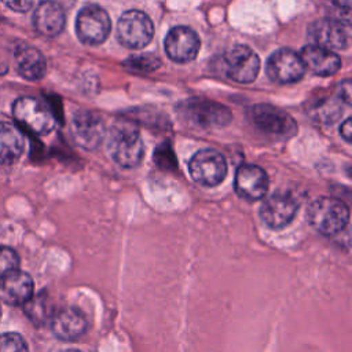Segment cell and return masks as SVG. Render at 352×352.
Here are the masks:
<instances>
[{
    "instance_id": "1",
    "label": "cell",
    "mask_w": 352,
    "mask_h": 352,
    "mask_svg": "<svg viewBox=\"0 0 352 352\" xmlns=\"http://www.w3.org/2000/svg\"><path fill=\"white\" fill-rule=\"evenodd\" d=\"M107 151L113 161L122 168H136L143 158L144 146L136 126L121 122L116 124L107 136Z\"/></svg>"
},
{
    "instance_id": "2",
    "label": "cell",
    "mask_w": 352,
    "mask_h": 352,
    "mask_svg": "<svg viewBox=\"0 0 352 352\" xmlns=\"http://www.w3.org/2000/svg\"><path fill=\"white\" fill-rule=\"evenodd\" d=\"M307 216L308 221L318 232L333 236L348 226L349 208L338 198L320 197L309 205Z\"/></svg>"
},
{
    "instance_id": "3",
    "label": "cell",
    "mask_w": 352,
    "mask_h": 352,
    "mask_svg": "<svg viewBox=\"0 0 352 352\" xmlns=\"http://www.w3.org/2000/svg\"><path fill=\"white\" fill-rule=\"evenodd\" d=\"M15 121L26 131L43 136L55 128V117L51 109L34 96H22L12 104Z\"/></svg>"
},
{
    "instance_id": "4",
    "label": "cell",
    "mask_w": 352,
    "mask_h": 352,
    "mask_svg": "<svg viewBox=\"0 0 352 352\" xmlns=\"http://www.w3.org/2000/svg\"><path fill=\"white\" fill-rule=\"evenodd\" d=\"M182 116L194 125L201 128H220L227 125L231 121V111L221 103L192 98L184 100L179 106Z\"/></svg>"
},
{
    "instance_id": "5",
    "label": "cell",
    "mask_w": 352,
    "mask_h": 352,
    "mask_svg": "<svg viewBox=\"0 0 352 352\" xmlns=\"http://www.w3.org/2000/svg\"><path fill=\"white\" fill-rule=\"evenodd\" d=\"M154 36V26L151 19L139 10H129L124 12L117 23L118 41L131 50L146 47Z\"/></svg>"
},
{
    "instance_id": "6",
    "label": "cell",
    "mask_w": 352,
    "mask_h": 352,
    "mask_svg": "<svg viewBox=\"0 0 352 352\" xmlns=\"http://www.w3.org/2000/svg\"><path fill=\"white\" fill-rule=\"evenodd\" d=\"M188 170L194 182L206 187H213L220 184L227 176V161L220 151L214 148H204L191 157Z\"/></svg>"
},
{
    "instance_id": "7",
    "label": "cell",
    "mask_w": 352,
    "mask_h": 352,
    "mask_svg": "<svg viewBox=\"0 0 352 352\" xmlns=\"http://www.w3.org/2000/svg\"><path fill=\"white\" fill-rule=\"evenodd\" d=\"M223 70L232 81L249 84L256 80L260 70L257 54L243 44H236L223 54Z\"/></svg>"
},
{
    "instance_id": "8",
    "label": "cell",
    "mask_w": 352,
    "mask_h": 352,
    "mask_svg": "<svg viewBox=\"0 0 352 352\" xmlns=\"http://www.w3.org/2000/svg\"><path fill=\"white\" fill-rule=\"evenodd\" d=\"M110 18L107 12L95 4L80 10L76 18V32L81 43L88 45L102 44L110 33Z\"/></svg>"
},
{
    "instance_id": "9",
    "label": "cell",
    "mask_w": 352,
    "mask_h": 352,
    "mask_svg": "<svg viewBox=\"0 0 352 352\" xmlns=\"http://www.w3.org/2000/svg\"><path fill=\"white\" fill-rule=\"evenodd\" d=\"M308 40L327 50H345L351 43V28L346 22L333 18L314 21L307 29Z\"/></svg>"
},
{
    "instance_id": "10",
    "label": "cell",
    "mask_w": 352,
    "mask_h": 352,
    "mask_svg": "<svg viewBox=\"0 0 352 352\" xmlns=\"http://www.w3.org/2000/svg\"><path fill=\"white\" fill-rule=\"evenodd\" d=\"M249 118L261 131L275 136H293L297 132V124L283 110L268 104L258 103L250 107Z\"/></svg>"
},
{
    "instance_id": "11",
    "label": "cell",
    "mask_w": 352,
    "mask_h": 352,
    "mask_svg": "<svg viewBox=\"0 0 352 352\" xmlns=\"http://www.w3.org/2000/svg\"><path fill=\"white\" fill-rule=\"evenodd\" d=\"M297 209L298 202L290 192L276 191L264 199L260 206V217L267 227L280 230L293 221Z\"/></svg>"
},
{
    "instance_id": "12",
    "label": "cell",
    "mask_w": 352,
    "mask_h": 352,
    "mask_svg": "<svg viewBox=\"0 0 352 352\" xmlns=\"http://www.w3.org/2000/svg\"><path fill=\"white\" fill-rule=\"evenodd\" d=\"M72 133L78 146L85 150H94L106 135L104 121L92 110H78L72 120Z\"/></svg>"
},
{
    "instance_id": "13",
    "label": "cell",
    "mask_w": 352,
    "mask_h": 352,
    "mask_svg": "<svg viewBox=\"0 0 352 352\" xmlns=\"http://www.w3.org/2000/svg\"><path fill=\"white\" fill-rule=\"evenodd\" d=\"M267 74L278 84H292L305 73V66L297 52L290 48H280L275 51L267 60Z\"/></svg>"
},
{
    "instance_id": "14",
    "label": "cell",
    "mask_w": 352,
    "mask_h": 352,
    "mask_svg": "<svg viewBox=\"0 0 352 352\" xmlns=\"http://www.w3.org/2000/svg\"><path fill=\"white\" fill-rule=\"evenodd\" d=\"M164 48L169 59L177 63H186L197 56L199 37L188 26H175L166 34Z\"/></svg>"
},
{
    "instance_id": "15",
    "label": "cell",
    "mask_w": 352,
    "mask_h": 352,
    "mask_svg": "<svg viewBox=\"0 0 352 352\" xmlns=\"http://www.w3.org/2000/svg\"><path fill=\"white\" fill-rule=\"evenodd\" d=\"M267 172L253 164L241 165L235 175V191L246 201L261 199L268 191Z\"/></svg>"
},
{
    "instance_id": "16",
    "label": "cell",
    "mask_w": 352,
    "mask_h": 352,
    "mask_svg": "<svg viewBox=\"0 0 352 352\" xmlns=\"http://www.w3.org/2000/svg\"><path fill=\"white\" fill-rule=\"evenodd\" d=\"M33 290L32 276L18 268L0 278V298L10 305H23L33 296Z\"/></svg>"
},
{
    "instance_id": "17",
    "label": "cell",
    "mask_w": 352,
    "mask_h": 352,
    "mask_svg": "<svg viewBox=\"0 0 352 352\" xmlns=\"http://www.w3.org/2000/svg\"><path fill=\"white\" fill-rule=\"evenodd\" d=\"M66 22V15L62 6L54 0H43L33 12L34 29L47 37L58 36Z\"/></svg>"
},
{
    "instance_id": "18",
    "label": "cell",
    "mask_w": 352,
    "mask_h": 352,
    "mask_svg": "<svg viewBox=\"0 0 352 352\" xmlns=\"http://www.w3.org/2000/svg\"><path fill=\"white\" fill-rule=\"evenodd\" d=\"M51 330L62 341H74L87 330L85 316L77 308H63L52 315Z\"/></svg>"
},
{
    "instance_id": "19",
    "label": "cell",
    "mask_w": 352,
    "mask_h": 352,
    "mask_svg": "<svg viewBox=\"0 0 352 352\" xmlns=\"http://www.w3.org/2000/svg\"><path fill=\"white\" fill-rule=\"evenodd\" d=\"M300 58L305 69L322 77L336 74L341 67V60L336 52L315 44L305 45L301 50Z\"/></svg>"
},
{
    "instance_id": "20",
    "label": "cell",
    "mask_w": 352,
    "mask_h": 352,
    "mask_svg": "<svg viewBox=\"0 0 352 352\" xmlns=\"http://www.w3.org/2000/svg\"><path fill=\"white\" fill-rule=\"evenodd\" d=\"M15 69L21 77L29 81H36L44 77L47 62L41 51L29 44H21L14 51Z\"/></svg>"
},
{
    "instance_id": "21",
    "label": "cell",
    "mask_w": 352,
    "mask_h": 352,
    "mask_svg": "<svg viewBox=\"0 0 352 352\" xmlns=\"http://www.w3.org/2000/svg\"><path fill=\"white\" fill-rule=\"evenodd\" d=\"M25 150V138L18 126L0 121V164L11 165L19 160Z\"/></svg>"
},
{
    "instance_id": "22",
    "label": "cell",
    "mask_w": 352,
    "mask_h": 352,
    "mask_svg": "<svg viewBox=\"0 0 352 352\" xmlns=\"http://www.w3.org/2000/svg\"><path fill=\"white\" fill-rule=\"evenodd\" d=\"M25 312H26V316L33 322L36 323L37 326L45 323L47 320H50L54 315V311H52V304L50 302L48 297L45 293H41V294H37V296H32L25 304Z\"/></svg>"
},
{
    "instance_id": "23",
    "label": "cell",
    "mask_w": 352,
    "mask_h": 352,
    "mask_svg": "<svg viewBox=\"0 0 352 352\" xmlns=\"http://www.w3.org/2000/svg\"><path fill=\"white\" fill-rule=\"evenodd\" d=\"M161 65L160 59L153 55V54H139V55H133L129 56L125 62L124 66L129 70L133 72H139V73H150L154 72L155 69H158Z\"/></svg>"
},
{
    "instance_id": "24",
    "label": "cell",
    "mask_w": 352,
    "mask_h": 352,
    "mask_svg": "<svg viewBox=\"0 0 352 352\" xmlns=\"http://www.w3.org/2000/svg\"><path fill=\"white\" fill-rule=\"evenodd\" d=\"M0 352H29L25 338L18 333L0 334Z\"/></svg>"
},
{
    "instance_id": "25",
    "label": "cell",
    "mask_w": 352,
    "mask_h": 352,
    "mask_svg": "<svg viewBox=\"0 0 352 352\" xmlns=\"http://www.w3.org/2000/svg\"><path fill=\"white\" fill-rule=\"evenodd\" d=\"M18 265H19V257L16 252L11 248L0 246V278L16 270Z\"/></svg>"
},
{
    "instance_id": "26",
    "label": "cell",
    "mask_w": 352,
    "mask_h": 352,
    "mask_svg": "<svg viewBox=\"0 0 352 352\" xmlns=\"http://www.w3.org/2000/svg\"><path fill=\"white\" fill-rule=\"evenodd\" d=\"M314 111L319 120H326L327 122H333L340 116V109L336 100H323L320 103L318 102L314 106Z\"/></svg>"
},
{
    "instance_id": "27",
    "label": "cell",
    "mask_w": 352,
    "mask_h": 352,
    "mask_svg": "<svg viewBox=\"0 0 352 352\" xmlns=\"http://www.w3.org/2000/svg\"><path fill=\"white\" fill-rule=\"evenodd\" d=\"M3 4L15 12H26L32 8L33 0H1Z\"/></svg>"
},
{
    "instance_id": "28",
    "label": "cell",
    "mask_w": 352,
    "mask_h": 352,
    "mask_svg": "<svg viewBox=\"0 0 352 352\" xmlns=\"http://www.w3.org/2000/svg\"><path fill=\"white\" fill-rule=\"evenodd\" d=\"M338 96L341 100H344L346 104L351 103V81L346 80L344 81L341 85H340V89H338Z\"/></svg>"
},
{
    "instance_id": "29",
    "label": "cell",
    "mask_w": 352,
    "mask_h": 352,
    "mask_svg": "<svg viewBox=\"0 0 352 352\" xmlns=\"http://www.w3.org/2000/svg\"><path fill=\"white\" fill-rule=\"evenodd\" d=\"M340 133H341V136H342L346 142H351V138H352V120H351L349 117L341 124Z\"/></svg>"
},
{
    "instance_id": "30",
    "label": "cell",
    "mask_w": 352,
    "mask_h": 352,
    "mask_svg": "<svg viewBox=\"0 0 352 352\" xmlns=\"http://www.w3.org/2000/svg\"><path fill=\"white\" fill-rule=\"evenodd\" d=\"M336 7H338L340 10H342L344 12H349L351 11V0H330Z\"/></svg>"
},
{
    "instance_id": "31",
    "label": "cell",
    "mask_w": 352,
    "mask_h": 352,
    "mask_svg": "<svg viewBox=\"0 0 352 352\" xmlns=\"http://www.w3.org/2000/svg\"><path fill=\"white\" fill-rule=\"evenodd\" d=\"M63 352H81V351H78V349H66Z\"/></svg>"
},
{
    "instance_id": "32",
    "label": "cell",
    "mask_w": 352,
    "mask_h": 352,
    "mask_svg": "<svg viewBox=\"0 0 352 352\" xmlns=\"http://www.w3.org/2000/svg\"><path fill=\"white\" fill-rule=\"evenodd\" d=\"M0 318H1V305H0Z\"/></svg>"
}]
</instances>
